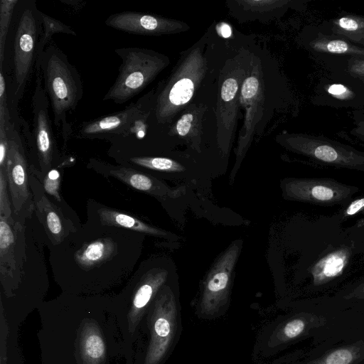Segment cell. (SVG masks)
<instances>
[{
  "label": "cell",
  "mask_w": 364,
  "mask_h": 364,
  "mask_svg": "<svg viewBox=\"0 0 364 364\" xmlns=\"http://www.w3.org/2000/svg\"><path fill=\"white\" fill-rule=\"evenodd\" d=\"M167 278L166 269L154 268L137 279L133 278L119 293L112 296L125 342L135 353L144 339L148 309Z\"/></svg>",
  "instance_id": "obj_6"
},
{
  "label": "cell",
  "mask_w": 364,
  "mask_h": 364,
  "mask_svg": "<svg viewBox=\"0 0 364 364\" xmlns=\"http://www.w3.org/2000/svg\"><path fill=\"white\" fill-rule=\"evenodd\" d=\"M338 25L346 31H353L359 28L358 22L353 18L343 17L338 21Z\"/></svg>",
  "instance_id": "obj_33"
},
{
  "label": "cell",
  "mask_w": 364,
  "mask_h": 364,
  "mask_svg": "<svg viewBox=\"0 0 364 364\" xmlns=\"http://www.w3.org/2000/svg\"><path fill=\"white\" fill-rule=\"evenodd\" d=\"M18 0H1L0 2V68H3L6 36Z\"/></svg>",
  "instance_id": "obj_20"
},
{
  "label": "cell",
  "mask_w": 364,
  "mask_h": 364,
  "mask_svg": "<svg viewBox=\"0 0 364 364\" xmlns=\"http://www.w3.org/2000/svg\"><path fill=\"white\" fill-rule=\"evenodd\" d=\"M36 70L41 73L55 127L68 131L67 115L73 112L83 95L80 75L68 56L55 44H49L38 57Z\"/></svg>",
  "instance_id": "obj_4"
},
{
  "label": "cell",
  "mask_w": 364,
  "mask_h": 364,
  "mask_svg": "<svg viewBox=\"0 0 364 364\" xmlns=\"http://www.w3.org/2000/svg\"><path fill=\"white\" fill-rule=\"evenodd\" d=\"M193 115L191 114H186L181 117L176 125L177 132L181 136H186L191 127Z\"/></svg>",
  "instance_id": "obj_32"
},
{
  "label": "cell",
  "mask_w": 364,
  "mask_h": 364,
  "mask_svg": "<svg viewBox=\"0 0 364 364\" xmlns=\"http://www.w3.org/2000/svg\"><path fill=\"white\" fill-rule=\"evenodd\" d=\"M328 91L334 96H341L347 92V88L343 85L336 84L331 85Z\"/></svg>",
  "instance_id": "obj_34"
},
{
  "label": "cell",
  "mask_w": 364,
  "mask_h": 364,
  "mask_svg": "<svg viewBox=\"0 0 364 364\" xmlns=\"http://www.w3.org/2000/svg\"><path fill=\"white\" fill-rule=\"evenodd\" d=\"M89 220L102 226L121 228L126 230L168 238V234L160 229L151 226L142 220L129 214L110 208H90Z\"/></svg>",
  "instance_id": "obj_17"
},
{
  "label": "cell",
  "mask_w": 364,
  "mask_h": 364,
  "mask_svg": "<svg viewBox=\"0 0 364 364\" xmlns=\"http://www.w3.org/2000/svg\"><path fill=\"white\" fill-rule=\"evenodd\" d=\"M122 64L117 77L102 98L123 104L139 93L159 68V59L146 50L128 47L117 48Z\"/></svg>",
  "instance_id": "obj_8"
},
{
  "label": "cell",
  "mask_w": 364,
  "mask_h": 364,
  "mask_svg": "<svg viewBox=\"0 0 364 364\" xmlns=\"http://www.w3.org/2000/svg\"><path fill=\"white\" fill-rule=\"evenodd\" d=\"M143 114L141 103H131L117 112L93 120L82 122L77 134L79 137L95 138L107 135H127Z\"/></svg>",
  "instance_id": "obj_16"
},
{
  "label": "cell",
  "mask_w": 364,
  "mask_h": 364,
  "mask_svg": "<svg viewBox=\"0 0 364 364\" xmlns=\"http://www.w3.org/2000/svg\"><path fill=\"white\" fill-rule=\"evenodd\" d=\"M0 216L15 223L8 188L6 173L0 170Z\"/></svg>",
  "instance_id": "obj_23"
},
{
  "label": "cell",
  "mask_w": 364,
  "mask_h": 364,
  "mask_svg": "<svg viewBox=\"0 0 364 364\" xmlns=\"http://www.w3.org/2000/svg\"><path fill=\"white\" fill-rule=\"evenodd\" d=\"M92 164L98 171L102 170V173L114 176L136 190L153 195H162L166 192L161 188L163 184L156 183L154 178L134 168L120 165L112 166L98 161L92 162Z\"/></svg>",
  "instance_id": "obj_18"
},
{
  "label": "cell",
  "mask_w": 364,
  "mask_h": 364,
  "mask_svg": "<svg viewBox=\"0 0 364 364\" xmlns=\"http://www.w3.org/2000/svg\"><path fill=\"white\" fill-rule=\"evenodd\" d=\"M181 331L179 302L173 289L165 284L146 315L141 364H164L179 341Z\"/></svg>",
  "instance_id": "obj_5"
},
{
  "label": "cell",
  "mask_w": 364,
  "mask_h": 364,
  "mask_svg": "<svg viewBox=\"0 0 364 364\" xmlns=\"http://www.w3.org/2000/svg\"><path fill=\"white\" fill-rule=\"evenodd\" d=\"M287 199L316 205L343 208L360 191V188L331 178H289L282 183Z\"/></svg>",
  "instance_id": "obj_11"
},
{
  "label": "cell",
  "mask_w": 364,
  "mask_h": 364,
  "mask_svg": "<svg viewBox=\"0 0 364 364\" xmlns=\"http://www.w3.org/2000/svg\"><path fill=\"white\" fill-rule=\"evenodd\" d=\"M238 243L232 244L217 260L204 282L197 306L202 319H214L225 313L228 302L231 274L239 255Z\"/></svg>",
  "instance_id": "obj_12"
},
{
  "label": "cell",
  "mask_w": 364,
  "mask_h": 364,
  "mask_svg": "<svg viewBox=\"0 0 364 364\" xmlns=\"http://www.w3.org/2000/svg\"><path fill=\"white\" fill-rule=\"evenodd\" d=\"M40 10L35 1H25L21 6L14 41L13 101L15 106L23 96L37 60L38 43L41 32Z\"/></svg>",
  "instance_id": "obj_7"
},
{
  "label": "cell",
  "mask_w": 364,
  "mask_h": 364,
  "mask_svg": "<svg viewBox=\"0 0 364 364\" xmlns=\"http://www.w3.org/2000/svg\"><path fill=\"white\" fill-rule=\"evenodd\" d=\"M345 291L349 293L350 295L364 297V276L348 284L345 288Z\"/></svg>",
  "instance_id": "obj_30"
},
{
  "label": "cell",
  "mask_w": 364,
  "mask_h": 364,
  "mask_svg": "<svg viewBox=\"0 0 364 364\" xmlns=\"http://www.w3.org/2000/svg\"><path fill=\"white\" fill-rule=\"evenodd\" d=\"M259 82L255 77H247L243 82L242 87V95L245 99H250L254 97L258 90Z\"/></svg>",
  "instance_id": "obj_29"
},
{
  "label": "cell",
  "mask_w": 364,
  "mask_h": 364,
  "mask_svg": "<svg viewBox=\"0 0 364 364\" xmlns=\"http://www.w3.org/2000/svg\"><path fill=\"white\" fill-rule=\"evenodd\" d=\"M136 166L161 171H181L183 167L176 161L163 157L134 156L129 159Z\"/></svg>",
  "instance_id": "obj_21"
},
{
  "label": "cell",
  "mask_w": 364,
  "mask_h": 364,
  "mask_svg": "<svg viewBox=\"0 0 364 364\" xmlns=\"http://www.w3.org/2000/svg\"><path fill=\"white\" fill-rule=\"evenodd\" d=\"M303 320L297 318L288 322L283 328V336L286 338H294L299 336L304 329Z\"/></svg>",
  "instance_id": "obj_26"
},
{
  "label": "cell",
  "mask_w": 364,
  "mask_h": 364,
  "mask_svg": "<svg viewBox=\"0 0 364 364\" xmlns=\"http://www.w3.org/2000/svg\"><path fill=\"white\" fill-rule=\"evenodd\" d=\"M364 210V196L354 198L348 205L338 211L343 221Z\"/></svg>",
  "instance_id": "obj_25"
},
{
  "label": "cell",
  "mask_w": 364,
  "mask_h": 364,
  "mask_svg": "<svg viewBox=\"0 0 364 364\" xmlns=\"http://www.w3.org/2000/svg\"><path fill=\"white\" fill-rule=\"evenodd\" d=\"M361 222H362V225H363V229H364V218H363L362 220H360ZM363 265H364V257H363Z\"/></svg>",
  "instance_id": "obj_36"
},
{
  "label": "cell",
  "mask_w": 364,
  "mask_h": 364,
  "mask_svg": "<svg viewBox=\"0 0 364 364\" xmlns=\"http://www.w3.org/2000/svg\"><path fill=\"white\" fill-rule=\"evenodd\" d=\"M30 173V186L36 215L50 237L52 246L58 245L77 228L58 206L50 201L41 181L31 171Z\"/></svg>",
  "instance_id": "obj_15"
},
{
  "label": "cell",
  "mask_w": 364,
  "mask_h": 364,
  "mask_svg": "<svg viewBox=\"0 0 364 364\" xmlns=\"http://www.w3.org/2000/svg\"><path fill=\"white\" fill-rule=\"evenodd\" d=\"M352 360V353L342 349L331 353L326 359V364H349Z\"/></svg>",
  "instance_id": "obj_27"
},
{
  "label": "cell",
  "mask_w": 364,
  "mask_h": 364,
  "mask_svg": "<svg viewBox=\"0 0 364 364\" xmlns=\"http://www.w3.org/2000/svg\"><path fill=\"white\" fill-rule=\"evenodd\" d=\"M40 19L41 21V32L38 43L37 59L43 52L53 35L65 33L76 36L75 31L71 27L42 11H40Z\"/></svg>",
  "instance_id": "obj_19"
},
{
  "label": "cell",
  "mask_w": 364,
  "mask_h": 364,
  "mask_svg": "<svg viewBox=\"0 0 364 364\" xmlns=\"http://www.w3.org/2000/svg\"><path fill=\"white\" fill-rule=\"evenodd\" d=\"M41 364H136L112 296L63 293L38 308Z\"/></svg>",
  "instance_id": "obj_1"
},
{
  "label": "cell",
  "mask_w": 364,
  "mask_h": 364,
  "mask_svg": "<svg viewBox=\"0 0 364 364\" xmlns=\"http://www.w3.org/2000/svg\"><path fill=\"white\" fill-rule=\"evenodd\" d=\"M23 225L0 216V282L1 299L13 296L23 281L25 252L18 237Z\"/></svg>",
  "instance_id": "obj_13"
},
{
  "label": "cell",
  "mask_w": 364,
  "mask_h": 364,
  "mask_svg": "<svg viewBox=\"0 0 364 364\" xmlns=\"http://www.w3.org/2000/svg\"><path fill=\"white\" fill-rule=\"evenodd\" d=\"M294 148L318 165L364 173V152L321 137H306Z\"/></svg>",
  "instance_id": "obj_14"
},
{
  "label": "cell",
  "mask_w": 364,
  "mask_h": 364,
  "mask_svg": "<svg viewBox=\"0 0 364 364\" xmlns=\"http://www.w3.org/2000/svg\"><path fill=\"white\" fill-rule=\"evenodd\" d=\"M237 90V81L233 78L226 80L221 88V97L225 101L228 102L232 100Z\"/></svg>",
  "instance_id": "obj_28"
},
{
  "label": "cell",
  "mask_w": 364,
  "mask_h": 364,
  "mask_svg": "<svg viewBox=\"0 0 364 364\" xmlns=\"http://www.w3.org/2000/svg\"><path fill=\"white\" fill-rule=\"evenodd\" d=\"M220 28H221L220 29L221 34L223 37L228 38L230 36L231 30H230V28L228 25L224 24L222 26V27Z\"/></svg>",
  "instance_id": "obj_35"
},
{
  "label": "cell",
  "mask_w": 364,
  "mask_h": 364,
  "mask_svg": "<svg viewBox=\"0 0 364 364\" xmlns=\"http://www.w3.org/2000/svg\"><path fill=\"white\" fill-rule=\"evenodd\" d=\"M37 178L42 182L44 191L53 196L55 200L61 203L62 200L59 194L60 174L57 168H53L44 176Z\"/></svg>",
  "instance_id": "obj_24"
},
{
  "label": "cell",
  "mask_w": 364,
  "mask_h": 364,
  "mask_svg": "<svg viewBox=\"0 0 364 364\" xmlns=\"http://www.w3.org/2000/svg\"><path fill=\"white\" fill-rule=\"evenodd\" d=\"M8 136L6 173L13 218L15 223L23 225L34 210V202L23 139L12 119L8 124Z\"/></svg>",
  "instance_id": "obj_9"
},
{
  "label": "cell",
  "mask_w": 364,
  "mask_h": 364,
  "mask_svg": "<svg viewBox=\"0 0 364 364\" xmlns=\"http://www.w3.org/2000/svg\"><path fill=\"white\" fill-rule=\"evenodd\" d=\"M194 85L188 78L176 82L168 94V100L173 105H182L188 102L193 96Z\"/></svg>",
  "instance_id": "obj_22"
},
{
  "label": "cell",
  "mask_w": 364,
  "mask_h": 364,
  "mask_svg": "<svg viewBox=\"0 0 364 364\" xmlns=\"http://www.w3.org/2000/svg\"><path fill=\"white\" fill-rule=\"evenodd\" d=\"M33 132L26 134L36 157L39 169L30 171L36 177L43 176L55 168L58 159V153L53 137L51 119L49 117V100L43 89V80L39 72H36V80L33 95Z\"/></svg>",
  "instance_id": "obj_10"
},
{
  "label": "cell",
  "mask_w": 364,
  "mask_h": 364,
  "mask_svg": "<svg viewBox=\"0 0 364 364\" xmlns=\"http://www.w3.org/2000/svg\"><path fill=\"white\" fill-rule=\"evenodd\" d=\"M140 232L90 222L52 246L50 263L63 293L78 296H112L137 260Z\"/></svg>",
  "instance_id": "obj_2"
},
{
  "label": "cell",
  "mask_w": 364,
  "mask_h": 364,
  "mask_svg": "<svg viewBox=\"0 0 364 364\" xmlns=\"http://www.w3.org/2000/svg\"><path fill=\"white\" fill-rule=\"evenodd\" d=\"M339 213L318 215L306 223L303 273L313 287L337 284L364 269V229L360 220L343 225Z\"/></svg>",
  "instance_id": "obj_3"
},
{
  "label": "cell",
  "mask_w": 364,
  "mask_h": 364,
  "mask_svg": "<svg viewBox=\"0 0 364 364\" xmlns=\"http://www.w3.org/2000/svg\"><path fill=\"white\" fill-rule=\"evenodd\" d=\"M326 49L333 53H345L350 50V47L345 41L333 40L326 44Z\"/></svg>",
  "instance_id": "obj_31"
}]
</instances>
